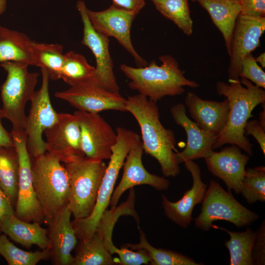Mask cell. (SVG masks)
<instances>
[{
    "label": "cell",
    "mask_w": 265,
    "mask_h": 265,
    "mask_svg": "<svg viewBox=\"0 0 265 265\" xmlns=\"http://www.w3.org/2000/svg\"><path fill=\"white\" fill-rule=\"evenodd\" d=\"M7 0H0V15L6 10Z\"/></svg>",
    "instance_id": "obj_45"
},
{
    "label": "cell",
    "mask_w": 265,
    "mask_h": 265,
    "mask_svg": "<svg viewBox=\"0 0 265 265\" xmlns=\"http://www.w3.org/2000/svg\"><path fill=\"white\" fill-rule=\"evenodd\" d=\"M212 228L222 230L230 235V238L225 245L230 253V265H253L252 251L255 231L249 227L242 232L231 231L215 225H212Z\"/></svg>",
    "instance_id": "obj_29"
},
{
    "label": "cell",
    "mask_w": 265,
    "mask_h": 265,
    "mask_svg": "<svg viewBox=\"0 0 265 265\" xmlns=\"http://www.w3.org/2000/svg\"><path fill=\"white\" fill-rule=\"evenodd\" d=\"M185 106L197 126L205 132L217 136L224 127L229 114V102L202 99L192 92L185 98Z\"/></svg>",
    "instance_id": "obj_22"
},
{
    "label": "cell",
    "mask_w": 265,
    "mask_h": 265,
    "mask_svg": "<svg viewBox=\"0 0 265 265\" xmlns=\"http://www.w3.org/2000/svg\"><path fill=\"white\" fill-rule=\"evenodd\" d=\"M112 4L137 15L146 4V0H112Z\"/></svg>",
    "instance_id": "obj_40"
},
{
    "label": "cell",
    "mask_w": 265,
    "mask_h": 265,
    "mask_svg": "<svg viewBox=\"0 0 265 265\" xmlns=\"http://www.w3.org/2000/svg\"><path fill=\"white\" fill-rule=\"evenodd\" d=\"M77 8L83 26L81 44L90 49L96 60L95 82L106 90L120 93L119 86L113 70V60L109 52V38L99 33L93 28L87 15V7L84 1H78Z\"/></svg>",
    "instance_id": "obj_11"
},
{
    "label": "cell",
    "mask_w": 265,
    "mask_h": 265,
    "mask_svg": "<svg viewBox=\"0 0 265 265\" xmlns=\"http://www.w3.org/2000/svg\"><path fill=\"white\" fill-rule=\"evenodd\" d=\"M19 160L15 146H0V187L15 210L19 183Z\"/></svg>",
    "instance_id": "obj_27"
},
{
    "label": "cell",
    "mask_w": 265,
    "mask_h": 265,
    "mask_svg": "<svg viewBox=\"0 0 265 265\" xmlns=\"http://www.w3.org/2000/svg\"><path fill=\"white\" fill-rule=\"evenodd\" d=\"M197 2L209 14L213 24L221 33L230 56L233 32L241 10L239 0H191Z\"/></svg>",
    "instance_id": "obj_24"
},
{
    "label": "cell",
    "mask_w": 265,
    "mask_h": 265,
    "mask_svg": "<svg viewBox=\"0 0 265 265\" xmlns=\"http://www.w3.org/2000/svg\"><path fill=\"white\" fill-rule=\"evenodd\" d=\"M117 139L111 148V155L101 182L94 209L87 217L72 221L79 240L89 239L95 233L100 221L106 210L114 186L126 157L130 150L141 141L136 132L122 128L116 129Z\"/></svg>",
    "instance_id": "obj_5"
},
{
    "label": "cell",
    "mask_w": 265,
    "mask_h": 265,
    "mask_svg": "<svg viewBox=\"0 0 265 265\" xmlns=\"http://www.w3.org/2000/svg\"><path fill=\"white\" fill-rule=\"evenodd\" d=\"M130 250L123 246L121 249H117L115 254L118 255V264L122 265H140L150 264L151 259L147 252L143 249L135 250Z\"/></svg>",
    "instance_id": "obj_36"
},
{
    "label": "cell",
    "mask_w": 265,
    "mask_h": 265,
    "mask_svg": "<svg viewBox=\"0 0 265 265\" xmlns=\"http://www.w3.org/2000/svg\"><path fill=\"white\" fill-rule=\"evenodd\" d=\"M61 162L48 152L31 159L33 187L48 225L69 203V180Z\"/></svg>",
    "instance_id": "obj_4"
},
{
    "label": "cell",
    "mask_w": 265,
    "mask_h": 265,
    "mask_svg": "<svg viewBox=\"0 0 265 265\" xmlns=\"http://www.w3.org/2000/svg\"><path fill=\"white\" fill-rule=\"evenodd\" d=\"M86 13L95 30L107 37L115 38L133 57L137 67L148 64L135 50L131 38V27L136 14L113 4L100 11L87 8Z\"/></svg>",
    "instance_id": "obj_12"
},
{
    "label": "cell",
    "mask_w": 265,
    "mask_h": 265,
    "mask_svg": "<svg viewBox=\"0 0 265 265\" xmlns=\"http://www.w3.org/2000/svg\"><path fill=\"white\" fill-rule=\"evenodd\" d=\"M143 151L141 140L127 154L123 166L122 179L111 195L109 202L111 208L116 207L124 192L135 186L149 185L159 191L168 189L170 184L168 180L164 176L150 173L144 167L142 161Z\"/></svg>",
    "instance_id": "obj_17"
},
{
    "label": "cell",
    "mask_w": 265,
    "mask_h": 265,
    "mask_svg": "<svg viewBox=\"0 0 265 265\" xmlns=\"http://www.w3.org/2000/svg\"><path fill=\"white\" fill-rule=\"evenodd\" d=\"M15 214V210L0 187V219L5 215Z\"/></svg>",
    "instance_id": "obj_41"
},
{
    "label": "cell",
    "mask_w": 265,
    "mask_h": 265,
    "mask_svg": "<svg viewBox=\"0 0 265 265\" xmlns=\"http://www.w3.org/2000/svg\"><path fill=\"white\" fill-rule=\"evenodd\" d=\"M125 108L139 124L145 152L157 160L164 177L177 176L181 170L174 152L177 151L175 134L161 123L156 103L138 94L128 97Z\"/></svg>",
    "instance_id": "obj_1"
},
{
    "label": "cell",
    "mask_w": 265,
    "mask_h": 265,
    "mask_svg": "<svg viewBox=\"0 0 265 265\" xmlns=\"http://www.w3.org/2000/svg\"></svg>",
    "instance_id": "obj_47"
},
{
    "label": "cell",
    "mask_w": 265,
    "mask_h": 265,
    "mask_svg": "<svg viewBox=\"0 0 265 265\" xmlns=\"http://www.w3.org/2000/svg\"><path fill=\"white\" fill-rule=\"evenodd\" d=\"M54 95L56 98L66 101L81 111L92 113L108 110L126 111V99L120 93L99 86L94 80L56 92Z\"/></svg>",
    "instance_id": "obj_15"
},
{
    "label": "cell",
    "mask_w": 265,
    "mask_h": 265,
    "mask_svg": "<svg viewBox=\"0 0 265 265\" xmlns=\"http://www.w3.org/2000/svg\"><path fill=\"white\" fill-rule=\"evenodd\" d=\"M7 73L1 87L2 118L11 123L13 131L24 130L25 108L32 100L40 74L29 72L28 65L17 62L0 64Z\"/></svg>",
    "instance_id": "obj_6"
},
{
    "label": "cell",
    "mask_w": 265,
    "mask_h": 265,
    "mask_svg": "<svg viewBox=\"0 0 265 265\" xmlns=\"http://www.w3.org/2000/svg\"><path fill=\"white\" fill-rule=\"evenodd\" d=\"M262 128L265 130V108L259 113V121H258Z\"/></svg>",
    "instance_id": "obj_43"
},
{
    "label": "cell",
    "mask_w": 265,
    "mask_h": 265,
    "mask_svg": "<svg viewBox=\"0 0 265 265\" xmlns=\"http://www.w3.org/2000/svg\"><path fill=\"white\" fill-rule=\"evenodd\" d=\"M205 162L209 171L220 179L230 191L240 193L241 182L249 156L241 152L238 146H226L219 152H213Z\"/></svg>",
    "instance_id": "obj_20"
},
{
    "label": "cell",
    "mask_w": 265,
    "mask_h": 265,
    "mask_svg": "<svg viewBox=\"0 0 265 265\" xmlns=\"http://www.w3.org/2000/svg\"><path fill=\"white\" fill-rule=\"evenodd\" d=\"M1 232V230H0V235H1V234H0Z\"/></svg>",
    "instance_id": "obj_46"
},
{
    "label": "cell",
    "mask_w": 265,
    "mask_h": 265,
    "mask_svg": "<svg viewBox=\"0 0 265 265\" xmlns=\"http://www.w3.org/2000/svg\"><path fill=\"white\" fill-rule=\"evenodd\" d=\"M70 184L68 205L74 219H82L92 212L106 165L103 161L85 157L64 164Z\"/></svg>",
    "instance_id": "obj_7"
},
{
    "label": "cell",
    "mask_w": 265,
    "mask_h": 265,
    "mask_svg": "<svg viewBox=\"0 0 265 265\" xmlns=\"http://www.w3.org/2000/svg\"><path fill=\"white\" fill-rule=\"evenodd\" d=\"M240 14L255 17L265 15V0H239Z\"/></svg>",
    "instance_id": "obj_38"
},
{
    "label": "cell",
    "mask_w": 265,
    "mask_h": 265,
    "mask_svg": "<svg viewBox=\"0 0 265 265\" xmlns=\"http://www.w3.org/2000/svg\"><path fill=\"white\" fill-rule=\"evenodd\" d=\"M30 41L23 32L0 26V64L17 62L34 66Z\"/></svg>",
    "instance_id": "obj_25"
},
{
    "label": "cell",
    "mask_w": 265,
    "mask_h": 265,
    "mask_svg": "<svg viewBox=\"0 0 265 265\" xmlns=\"http://www.w3.org/2000/svg\"><path fill=\"white\" fill-rule=\"evenodd\" d=\"M201 203V212L195 219L194 225L203 231H209L212 223L217 220L227 221L239 228L250 225L259 218L213 180L211 181Z\"/></svg>",
    "instance_id": "obj_8"
},
{
    "label": "cell",
    "mask_w": 265,
    "mask_h": 265,
    "mask_svg": "<svg viewBox=\"0 0 265 265\" xmlns=\"http://www.w3.org/2000/svg\"><path fill=\"white\" fill-rule=\"evenodd\" d=\"M239 77L252 81L258 87L265 88V73L251 53L243 58Z\"/></svg>",
    "instance_id": "obj_35"
},
{
    "label": "cell",
    "mask_w": 265,
    "mask_h": 265,
    "mask_svg": "<svg viewBox=\"0 0 265 265\" xmlns=\"http://www.w3.org/2000/svg\"><path fill=\"white\" fill-rule=\"evenodd\" d=\"M72 265H112L118 264L106 249L103 238L97 231L86 240H79L75 247Z\"/></svg>",
    "instance_id": "obj_26"
},
{
    "label": "cell",
    "mask_w": 265,
    "mask_h": 265,
    "mask_svg": "<svg viewBox=\"0 0 265 265\" xmlns=\"http://www.w3.org/2000/svg\"><path fill=\"white\" fill-rule=\"evenodd\" d=\"M184 165L192 177L191 188L176 202L170 201L165 195H162V205L168 218L179 226L187 228L193 219L192 213L195 206L202 202L207 185L203 182L200 168L193 160L185 161Z\"/></svg>",
    "instance_id": "obj_19"
},
{
    "label": "cell",
    "mask_w": 265,
    "mask_h": 265,
    "mask_svg": "<svg viewBox=\"0 0 265 265\" xmlns=\"http://www.w3.org/2000/svg\"><path fill=\"white\" fill-rule=\"evenodd\" d=\"M240 193L248 204L265 201V167H249L241 182Z\"/></svg>",
    "instance_id": "obj_34"
},
{
    "label": "cell",
    "mask_w": 265,
    "mask_h": 265,
    "mask_svg": "<svg viewBox=\"0 0 265 265\" xmlns=\"http://www.w3.org/2000/svg\"><path fill=\"white\" fill-rule=\"evenodd\" d=\"M10 133L19 160L18 190L15 215L26 221L44 223L43 212L33 187L31 158L27 149L26 134L24 130L11 131Z\"/></svg>",
    "instance_id": "obj_10"
},
{
    "label": "cell",
    "mask_w": 265,
    "mask_h": 265,
    "mask_svg": "<svg viewBox=\"0 0 265 265\" xmlns=\"http://www.w3.org/2000/svg\"><path fill=\"white\" fill-rule=\"evenodd\" d=\"M265 31V17L239 14L233 32L230 60L227 69L229 80H238L241 63L247 54L260 46Z\"/></svg>",
    "instance_id": "obj_16"
},
{
    "label": "cell",
    "mask_w": 265,
    "mask_h": 265,
    "mask_svg": "<svg viewBox=\"0 0 265 265\" xmlns=\"http://www.w3.org/2000/svg\"><path fill=\"white\" fill-rule=\"evenodd\" d=\"M2 118L0 108V146H14V142L10 132L4 128L1 123Z\"/></svg>",
    "instance_id": "obj_42"
},
{
    "label": "cell",
    "mask_w": 265,
    "mask_h": 265,
    "mask_svg": "<svg viewBox=\"0 0 265 265\" xmlns=\"http://www.w3.org/2000/svg\"><path fill=\"white\" fill-rule=\"evenodd\" d=\"M95 67L82 54L70 51L64 53L60 79L70 86L94 80Z\"/></svg>",
    "instance_id": "obj_30"
},
{
    "label": "cell",
    "mask_w": 265,
    "mask_h": 265,
    "mask_svg": "<svg viewBox=\"0 0 265 265\" xmlns=\"http://www.w3.org/2000/svg\"><path fill=\"white\" fill-rule=\"evenodd\" d=\"M74 114L80 127L84 157L98 161L109 159L116 142V132L99 113L77 110Z\"/></svg>",
    "instance_id": "obj_13"
},
{
    "label": "cell",
    "mask_w": 265,
    "mask_h": 265,
    "mask_svg": "<svg viewBox=\"0 0 265 265\" xmlns=\"http://www.w3.org/2000/svg\"><path fill=\"white\" fill-rule=\"evenodd\" d=\"M41 86L34 92L24 127L27 149L31 159L47 152L46 143L43 138V133L58 120V113L53 108L51 102L49 75L44 69H41Z\"/></svg>",
    "instance_id": "obj_9"
},
{
    "label": "cell",
    "mask_w": 265,
    "mask_h": 265,
    "mask_svg": "<svg viewBox=\"0 0 265 265\" xmlns=\"http://www.w3.org/2000/svg\"><path fill=\"white\" fill-rule=\"evenodd\" d=\"M170 112L176 124L184 128L187 136L186 145L184 150L176 153L178 164L186 160L209 157L214 152L212 147L217 136L205 132L195 122L191 121L187 117L186 106L183 103L173 106Z\"/></svg>",
    "instance_id": "obj_18"
},
{
    "label": "cell",
    "mask_w": 265,
    "mask_h": 265,
    "mask_svg": "<svg viewBox=\"0 0 265 265\" xmlns=\"http://www.w3.org/2000/svg\"><path fill=\"white\" fill-rule=\"evenodd\" d=\"M72 212L68 204L48 229L51 259L54 265H72L74 256L71 252L78 239L73 227Z\"/></svg>",
    "instance_id": "obj_21"
},
{
    "label": "cell",
    "mask_w": 265,
    "mask_h": 265,
    "mask_svg": "<svg viewBox=\"0 0 265 265\" xmlns=\"http://www.w3.org/2000/svg\"><path fill=\"white\" fill-rule=\"evenodd\" d=\"M252 259L253 264L264 265L265 264V221L264 220L257 231L254 242Z\"/></svg>",
    "instance_id": "obj_37"
},
{
    "label": "cell",
    "mask_w": 265,
    "mask_h": 265,
    "mask_svg": "<svg viewBox=\"0 0 265 265\" xmlns=\"http://www.w3.org/2000/svg\"><path fill=\"white\" fill-rule=\"evenodd\" d=\"M157 10L171 21L183 32L190 36L193 32L188 0H151Z\"/></svg>",
    "instance_id": "obj_32"
},
{
    "label": "cell",
    "mask_w": 265,
    "mask_h": 265,
    "mask_svg": "<svg viewBox=\"0 0 265 265\" xmlns=\"http://www.w3.org/2000/svg\"><path fill=\"white\" fill-rule=\"evenodd\" d=\"M240 78L238 80H228L229 83L219 81L216 84L217 93L225 96L229 102V111L226 124L217 135L212 149L226 144H234L252 156V146L245 135L244 127L253 116V109L265 103V91L248 80Z\"/></svg>",
    "instance_id": "obj_2"
},
{
    "label": "cell",
    "mask_w": 265,
    "mask_h": 265,
    "mask_svg": "<svg viewBox=\"0 0 265 265\" xmlns=\"http://www.w3.org/2000/svg\"><path fill=\"white\" fill-rule=\"evenodd\" d=\"M0 255L9 265H35L41 261L51 259L49 247L42 251H26L17 247L4 234L0 235Z\"/></svg>",
    "instance_id": "obj_33"
},
{
    "label": "cell",
    "mask_w": 265,
    "mask_h": 265,
    "mask_svg": "<svg viewBox=\"0 0 265 265\" xmlns=\"http://www.w3.org/2000/svg\"><path fill=\"white\" fill-rule=\"evenodd\" d=\"M245 135L251 134L256 139L265 155V130L260 126L257 120H249L244 127Z\"/></svg>",
    "instance_id": "obj_39"
},
{
    "label": "cell",
    "mask_w": 265,
    "mask_h": 265,
    "mask_svg": "<svg viewBox=\"0 0 265 265\" xmlns=\"http://www.w3.org/2000/svg\"><path fill=\"white\" fill-rule=\"evenodd\" d=\"M255 60L257 63H259L261 65L262 68H265V53H263L260 54Z\"/></svg>",
    "instance_id": "obj_44"
},
{
    "label": "cell",
    "mask_w": 265,
    "mask_h": 265,
    "mask_svg": "<svg viewBox=\"0 0 265 265\" xmlns=\"http://www.w3.org/2000/svg\"><path fill=\"white\" fill-rule=\"evenodd\" d=\"M159 59L162 62L160 65L154 60L143 67L134 68L125 64L120 65L121 71L130 80L128 86L131 89L156 103L166 96L182 94L185 91L184 86L196 88L199 86L185 77L172 56L163 55Z\"/></svg>",
    "instance_id": "obj_3"
},
{
    "label": "cell",
    "mask_w": 265,
    "mask_h": 265,
    "mask_svg": "<svg viewBox=\"0 0 265 265\" xmlns=\"http://www.w3.org/2000/svg\"><path fill=\"white\" fill-rule=\"evenodd\" d=\"M47 152L65 163L84 157L81 144L80 127L75 115L58 113L57 121L44 132Z\"/></svg>",
    "instance_id": "obj_14"
},
{
    "label": "cell",
    "mask_w": 265,
    "mask_h": 265,
    "mask_svg": "<svg viewBox=\"0 0 265 265\" xmlns=\"http://www.w3.org/2000/svg\"><path fill=\"white\" fill-rule=\"evenodd\" d=\"M34 66L45 70L50 79H60L64 61L63 47L58 44H49L30 41Z\"/></svg>",
    "instance_id": "obj_28"
},
{
    "label": "cell",
    "mask_w": 265,
    "mask_h": 265,
    "mask_svg": "<svg viewBox=\"0 0 265 265\" xmlns=\"http://www.w3.org/2000/svg\"><path fill=\"white\" fill-rule=\"evenodd\" d=\"M0 229L13 241L27 249L33 245L42 250L49 247L48 229L37 222H27L15 214H7L0 219Z\"/></svg>",
    "instance_id": "obj_23"
},
{
    "label": "cell",
    "mask_w": 265,
    "mask_h": 265,
    "mask_svg": "<svg viewBox=\"0 0 265 265\" xmlns=\"http://www.w3.org/2000/svg\"><path fill=\"white\" fill-rule=\"evenodd\" d=\"M139 242L137 244L126 243L123 246L132 250L144 249L151 259L150 265H199L193 259L180 253L163 248H157L149 242L145 233L139 228Z\"/></svg>",
    "instance_id": "obj_31"
}]
</instances>
